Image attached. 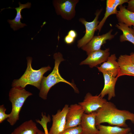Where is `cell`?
Listing matches in <instances>:
<instances>
[{"mask_svg": "<svg viewBox=\"0 0 134 134\" xmlns=\"http://www.w3.org/2000/svg\"><path fill=\"white\" fill-rule=\"evenodd\" d=\"M48 118L44 117L42 118L41 120L38 121V123L40 124L43 129L45 134H49L47 128V124L50 122Z\"/></svg>", "mask_w": 134, "mask_h": 134, "instance_id": "obj_24", "label": "cell"}, {"mask_svg": "<svg viewBox=\"0 0 134 134\" xmlns=\"http://www.w3.org/2000/svg\"><path fill=\"white\" fill-rule=\"evenodd\" d=\"M18 4L19 6L16 8H10L9 7L8 8H14L16 10V14L15 18L13 20L8 19L7 22L10 25V27L13 29L14 31H16L20 28H23L24 26L27 25L25 23L21 22V19L23 18L21 15L22 10L25 8H30L31 6V3L29 2L25 4H22L20 2Z\"/></svg>", "mask_w": 134, "mask_h": 134, "instance_id": "obj_17", "label": "cell"}, {"mask_svg": "<svg viewBox=\"0 0 134 134\" xmlns=\"http://www.w3.org/2000/svg\"><path fill=\"white\" fill-rule=\"evenodd\" d=\"M38 130L36 124L30 120L15 129L11 134H36Z\"/></svg>", "mask_w": 134, "mask_h": 134, "instance_id": "obj_19", "label": "cell"}, {"mask_svg": "<svg viewBox=\"0 0 134 134\" xmlns=\"http://www.w3.org/2000/svg\"><path fill=\"white\" fill-rule=\"evenodd\" d=\"M84 113L83 108L78 104L70 105L66 115L65 129L80 125Z\"/></svg>", "mask_w": 134, "mask_h": 134, "instance_id": "obj_9", "label": "cell"}, {"mask_svg": "<svg viewBox=\"0 0 134 134\" xmlns=\"http://www.w3.org/2000/svg\"><path fill=\"white\" fill-rule=\"evenodd\" d=\"M133 28L134 29V26H133Z\"/></svg>", "mask_w": 134, "mask_h": 134, "instance_id": "obj_31", "label": "cell"}, {"mask_svg": "<svg viewBox=\"0 0 134 134\" xmlns=\"http://www.w3.org/2000/svg\"><path fill=\"white\" fill-rule=\"evenodd\" d=\"M129 120L134 124V113L125 110L118 109L113 103L107 101L96 112L97 126L107 123L112 126L127 128L126 120Z\"/></svg>", "mask_w": 134, "mask_h": 134, "instance_id": "obj_1", "label": "cell"}, {"mask_svg": "<svg viewBox=\"0 0 134 134\" xmlns=\"http://www.w3.org/2000/svg\"><path fill=\"white\" fill-rule=\"evenodd\" d=\"M127 9L129 11L134 12V0H129Z\"/></svg>", "mask_w": 134, "mask_h": 134, "instance_id": "obj_25", "label": "cell"}, {"mask_svg": "<svg viewBox=\"0 0 134 134\" xmlns=\"http://www.w3.org/2000/svg\"><path fill=\"white\" fill-rule=\"evenodd\" d=\"M126 134H133L131 132H129L128 133Z\"/></svg>", "mask_w": 134, "mask_h": 134, "instance_id": "obj_30", "label": "cell"}, {"mask_svg": "<svg viewBox=\"0 0 134 134\" xmlns=\"http://www.w3.org/2000/svg\"><path fill=\"white\" fill-rule=\"evenodd\" d=\"M110 54L109 48L93 51L89 53L87 58L81 62L80 65H88L90 67L93 68L106 62Z\"/></svg>", "mask_w": 134, "mask_h": 134, "instance_id": "obj_11", "label": "cell"}, {"mask_svg": "<svg viewBox=\"0 0 134 134\" xmlns=\"http://www.w3.org/2000/svg\"><path fill=\"white\" fill-rule=\"evenodd\" d=\"M27 67L22 75L18 79L14 80L12 84V87H20L25 88L28 85L36 87L40 90L41 83L44 74L50 70L51 67L49 66L42 67L38 70L34 69L32 66L33 59L31 57H27Z\"/></svg>", "mask_w": 134, "mask_h": 134, "instance_id": "obj_3", "label": "cell"}, {"mask_svg": "<svg viewBox=\"0 0 134 134\" xmlns=\"http://www.w3.org/2000/svg\"><path fill=\"white\" fill-rule=\"evenodd\" d=\"M132 62L134 64V53H131L130 55Z\"/></svg>", "mask_w": 134, "mask_h": 134, "instance_id": "obj_28", "label": "cell"}, {"mask_svg": "<svg viewBox=\"0 0 134 134\" xmlns=\"http://www.w3.org/2000/svg\"><path fill=\"white\" fill-rule=\"evenodd\" d=\"M102 11V9L98 10L95 13L96 16L92 22H88L83 18H80L79 21L85 26L86 31L84 36L78 40L77 46L81 48L89 42L93 38L95 32L100 22L98 20L99 16Z\"/></svg>", "mask_w": 134, "mask_h": 134, "instance_id": "obj_6", "label": "cell"}, {"mask_svg": "<svg viewBox=\"0 0 134 134\" xmlns=\"http://www.w3.org/2000/svg\"><path fill=\"white\" fill-rule=\"evenodd\" d=\"M120 69L117 77L127 75L134 76V64L130 55H121L118 59Z\"/></svg>", "mask_w": 134, "mask_h": 134, "instance_id": "obj_14", "label": "cell"}, {"mask_svg": "<svg viewBox=\"0 0 134 134\" xmlns=\"http://www.w3.org/2000/svg\"><path fill=\"white\" fill-rule=\"evenodd\" d=\"M32 94L25 88L20 87H12L9 93V99L11 102L12 109L10 116L7 121L13 126L19 119V114L22 107L27 98Z\"/></svg>", "mask_w": 134, "mask_h": 134, "instance_id": "obj_4", "label": "cell"}, {"mask_svg": "<svg viewBox=\"0 0 134 134\" xmlns=\"http://www.w3.org/2000/svg\"><path fill=\"white\" fill-rule=\"evenodd\" d=\"M104 80V85L100 95L102 98L107 95L108 100H110L115 96V87L118 78L105 73H102Z\"/></svg>", "mask_w": 134, "mask_h": 134, "instance_id": "obj_15", "label": "cell"}, {"mask_svg": "<svg viewBox=\"0 0 134 134\" xmlns=\"http://www.w3.org/2000/svg\"><path fill=\"white\" fill-rule=\"evenodd\" d=\"M116 27L121 30L123 34L120 37V42L128 41L134 45V30L125 24L122 23H118Z\"/></svg>", "mask_w": 134, "mask_h": 134, "instance_id": "obj_21", "label": "cell"}, {"mask_svg": "<svg viewBox=\"0 0 134 134\" xmlns=\"http://www.w3.org/2000/svg\"><path fill=\"white\" fill-rule=\"evenodd\" d=\"M97 126L99 131L97 134H126L131 131V128L128 127L123 128L101 124Z\"/></svg>", "mask_w": 134, "mask_h": 134, "instance_id": "obj_20", "label": "cell"}, {"mask_svg": "<svg viewBox=\"0 0 134 134\" xmlns=\"http://www.w3.org/2000/svg\"><path fill=\"white\" fill-rule=\"evenodd\" d=\"M119 10L116 14L119 22L123 23L130 27L134 26V12L128 10L122 5L119 6Z\"/></svg>", "mask_w": 134, "mask_h": 134, "instance_id": "obj_18", "label": "cell"}, {"mask_svg": "<svg viewBox=\"0 0 134 134\" xmlns=\"http://www.w3.org/2000/svg\"><path fill=\"white\" fill-rule=\"evenodd\" d=\"M60 134H82V130L80 125L66 129Z\"/></svg>", "mask_w": 134, "mask_h": 134, "instance_id": "obj_22", "label": "cell"}, {"mask_svg": "<svg viewBox=\"0 0 134 134\" xmlns=\"http://www.w3.org/2000/svg\"><path fill=\"white\" fill-rule=\"evenodd\" d=\"M67 34L75 39H76L77 36V33L76 31L72 30L69 31Z\"/></svg>", "mask_w": 134, "mask_h": 134, "instance_id": "obj_27", "label": "cell"}, {"mask_svg": "<svg viewBox=\"0 0 134 134\" xmlns=\"http://www.w3.org/2000/svg\"><path fill=\"white\" fill-rule=\"evenodd\" d=\"M36 134H45L44 132H43L39 129Z\"/></svg>", "mask_w": 134, "mask_h": 134, "instance_id": "obj_29", "label": "cell"}, {"mask_svg": "<svg viewBox=\"0 0 134 134\" xmlns=\"http://www.w3.org/2000/svg\"><path fill=\"white\" fill-rule=\"evenodd\" d=\"M6 109L4 105L0 106V123H1L5 120L7 119L10 116V114H7L5 113Z\"/></svg>", "mask_w": 134, "mask_h": 134, "instance_id": "obj_23", "label": "cell"}, {"mask_svg": "<svg viewBox=\"0 0 134 134\" xmlns=\"http://www.w3.org/2000/svg\"><path fill=\"white\" fill-rule=\"evenodd\" d=\"M69 107L68 105L66 104L61 110H58L55 114L52 115V124L49 134H60L65 130Z\"/></svg>", "mask_w": 134, "mask_h": 134, "instance_id": "obj_8", "label": "cell"}, {"mask_svg": "<svg viewBox=\"0 0 134 134\" xmlns=\"http://www.w3.org/2000/svg\"><path fill=\"white\" fill-rule=\"evenodd\" d=\"M79 1V0H54L53 3L57 14L70 20L75 16V7Z\"/></svg>", "mask_w": 134, "mask_h": 134, "instance_id": "obj_5", "label": "cell"}, {"mask_svg": "<svg viewBox=\"0 0 134 134\" xmlns=\"http://www.w3.org/2000/svg\"><path fill=\"white\" fill-rule=\"evenodd\" d=\"M129 0H107L106 1V11L104 17L100 22L96 29L99 33L100 32L108 17L111 15L117 14L118 11L117 8L118 6L128 2Z\"/></svg>", "mask_w": 134, "mask_h": 134, "instance_id": "obj_16", "label": "cell"}, {"mask_svg": "<svg viewBox=\"0 0 134 134\" xmlns=\"http://www.w3.org/2000/svg\"><path fill=\"white\" fill-rule=\"evenodd\" d=\"M75 39L67 34L65 37L64 38L65 42L68 44H70L73 43Z\"/></svg>", "mask_w": 134, "mask_h": 134, "instance_id": "obj_26", "label": "cell"}, {"mask_svg": "<svg viewBox=\"0 0 134 134\" xmlns=\"http://www.w3.org/2000/svg\"><path fill=\"white\" fill-rule=\"evenodd\" d=\"M107 101L106 99L101 97L100 94L93 96L88 93L86 95L83 101L78 104L83 108L85 113L89 114L97 112Z\"/></svg>", "mask_w": 134, "mask_h": 134, "instance_id": "obj_7", "label": "cell"}, {"mask_svg": "<svg viewBox=\"0 0 134 134\" xmlns=\"http://www.w3.org/2000/svg\"><path fill=\"white\" fill-rule=\"evenodd\" d=\"M97 112L87 114L84 113L82 117L80 125L82 134H97L98 130L96 124Z\"/></svg>", "mask_w": 134, "mask_h": 134, "instance_id": "obj_12", "label": "cell"}, {"mask_svg": "<svg viewBox=\"0 0 134 134\" xmlns=\"http://www.w3.org/2000/svg\"><path fill=\"white\" fill-rule=\"evenodd\" d=\"M53 58L55 60V65L53 70L47 76H43L39 90V97L43 100H46L48 93L51 88L56 84L61 82L68 84L73 88L75 92L78 93V90L75 85L64 79L59 73V65L61 62L65 60L62 54L59 52L56 53L53 55Z\"/></svg>", "mask_w": 134, "mask_h": 134, "instance_id": "obj_2", "label": "cell"}, {"mask_svg": "<svg viewBox=\"0 0 134 134\" xmlns=\"http://www.w3.org/2000/svg\"><path fill=\"white\" fill-rule=\"evenodd\" d=\"M115 54L111 55L107 60L103 63L100 67H97L99 71L102 73H105L113 77L117 75L120 67Z\"/></svg>", "mask_w": 134, "mask_h": 134, "instance_id": "obj_13", "label": "cell"}, {"mask_svg": "<svg viewBox=\"0 0 134 134\" xmlns=\"http://www.w3.org/2000/svg\"><path fill=\"white\" fill-rule=\"evenodd\" d=\"M113 30L111 29L106 33L100 35L94 36L92 39L87 44L81 48L86 52L88 55L90 53L100 49L101 46L106 43L107 40L113 39L117 33L112 34Z\"/></svg>", "mask_w": 134, "mask_h": 134, "instance_id": "obj_10", "label": "cell"}]
</instances>
